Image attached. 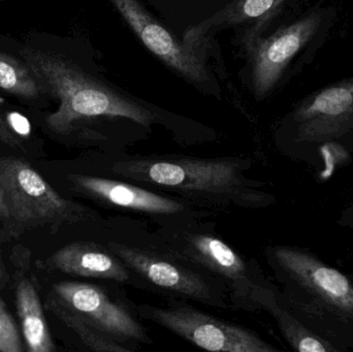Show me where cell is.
<instances>
[{"mask_svg": "<svg viewBox=\"0 0 353 352\" xmlns=\"http://www.w3.org/2000/svg\"><path fill=\"white\" fill-rule=\"evenodd\" d=\"M97 175L117 178L189 200L213 213L256 210L273 202L247 176L252 161L239 157L195 158L107 154Z\"/></svg>", "mask_w": 353, "mask_h": 352, "instance_id": "cell-1", "label": "cell"}, {"mask_svg": "<svg viewBox=\"0 0 353 352\" xmlns=\"http://www.w3.org/2000/svg\"><path fill=\"white\" fill-rule=\"evenodd\" d=\"M97 240L128 267L143 291L167 300L232 309L228 289L219 279L165 247L140 219L111 218Z\"/></svg>", "mask_w": 353, "mask_h": 352, "instance_id": "cell-2", "label": "cell"}, {"mask_svg": "<svg viewBox=\"0 0 353 352\" xmlns=\"http://www.w3.org/2000/svg\"><path fill=\"white\" fill-rule=\"evenodd\" d=\"M121 285L62 280L46 296L45 308L88 351L134 352L153 339Z\"/></svg>", "mask_w": 353, "mask_h": 352, "instance_id": "cell-3", "label": "cell"}, {"mask_svg": "<svg viewBox=\"0 0 353 352\" xmlns=\"http://www.w3.org/2000/svg\"><path fill=\"white\" fill-rule=\"evenodd\" d=\"M21 56L43 90L59 101L57 111L46 118L48 127L55 134H68L77 124L95 118H122L146 127L154 121L150 111L60 56L31 48L23 49Z\"/></svg>", "mask_w": 353, "mask_h": 352, "instance_id": "cell-4", "label": "cell"}, {"mask_svg": "<svg viewBox=\"0 0 353 352\" xmlns=\"http://www.w3.org/2000/svg\"><path fill=\"white\" fill-rule=\"evenodd\" d=\"M211 219L192 220L151 229L168 249L219 279L228 291L236 311H259L257 296L269 287L259 265L232 247Z\"/></svg>", "mask_w": 353, "mask_h": 352, "instance_id": "cell-5", "label": "cell"}, {"mask_svg": "<svg viewBox=\"0 0 353 352\" xmlns=\"http://www.w3.org/2000/svg\"><path fill=\"white\" fill-rule=\"evenodd\" d=\"M0 181L19 235L43 227H49L53 231L74 225L105 229L111 221L89 207L63 198L22 159L0 158Z\"/></svg>", "mask_w": 353, "mask_h": 352, "instance_id": "cell-6", "label": "cell"}, {"mask_svg": "<svg viewBox=\"0 0 353 352\" xmlns=\"http://www.w3.org/2000/svg\"><path fill=\"white\" fill-rule=\"evenodd\" d=\"M72 191L99 206L136 214L157 227L213 218L215 213L189 200L117 178L91 174L68 175Z\"/></svg>", "mask_w": 353, "mask_h": 352, "instance_id": "cell-7", "label": "cell"}, {"mask_svg": "<svg viewBox=\"0 0 353 352\" xmlns=\"http://www.w3.org/2000/svg\"><path fill=\"white\" fill-rule=\"evenodd\" d=\"M167 306L137 304L142 320H149L199 349L216 352H274L275 347L246 327L226 322L193 307L168 300Z\"/></svg>", "mask_w": 353, "mask_h": 352, "instance_id": "cell-8", "label": "cell"}, {"mask_svg": "<svg viewBox=\"0 0 353 352\" xmlns=\"http://www.w3.org/2000/svg\"><path fill=\"white\" fill-rule=\"evenodd\" d=\"M269 256L275 268L288 278L353 320V284L345 275L292 247L272 248Z\"/></svg>", "mask_w": 353, "mask_h": 352, "instance_id": "cell-9", "label": "cell"}, {"mask_svg": "<svg viewBox=\"0 0 353 352\" xmlns=\"http://www.w3.org/2000/svg\"><path fill=\"white\" fill-rule=\"evenodd\" d=\"M139 39L161 61L191 82H208L207 70L196 51L181 43L152 18L139 0H110Z\"/></svg>", "mask_w": 353, "mask_h": 352, "instance_id": "cell-10", "label": "cell"}, {"mask_svg": "<svg viewBox=\"0 0 353 352\" xmlns=\"http://www.w3.org/2000/svg\"><path fill=\"white\" fill-rule=\"evenodd\" d=\"M321 20V12H311L256 43L251 78L257 97L265 96L276 86L292 58L314 37Z\"/></svg>", "mask_w": 353, "mask_h": 352, "instance_id": "cell-11", "label": "cell"}, {"mask_svg": "<svg viewBox=\"0 0 353 352\" xmlns=\"http://www.w3.org/2000/svg\"><path fill=\"white\" fill-rule=\"evenodd\" d=\"M299 138L325 141L353 127V76L309 95L296 109Z\"/></svg>", "mask_w": 353, "mask_h": 352, "instance_id": "cell-12", "label": "cell"}, {"mask_svg": "<svg viewBox=\"0 0 353 352\" xmlns=\"http://www.w3.org/2000/svg\"><path fill=\"white\" fill-rule=\"evenodd\" d=\"M39 265L47 272L128 285L143 291L139 279L101 240L72 242Z\"/></svg>", "mask_w": 353, "mask_h": 352, "instance_id": "cell-13", "label": "cell"}, {"mask_svg": "<svg viewBox=\"0 0 353 352\" xmlns=\"http://www.w3.org/2000/svg\"><path fill=\"white\" fill-rule=\"evenodd\" d=\"M14 267V300L21 331L30 352H53L55 343L50 332L37 287L28 272L29 252L25 248L14 249L12 256Z\"/></svg>", "mask_w": 353, "mask_h": 352, "instance_id": "cell-14", "label": "cell"}, {"mask_svg": "<svg viewBox=\"0 0 353 352\" xmlns=\"http://www.w3.org/2000/svg\"><path fill=\"white\" fill-rule=\"evenodd\" d=\"M0 88L23 99H35L43 88L28 66L0 52Z\"/></svg>", "mask_w": 353, "mask_h": 352, "instance_id": "cell-15", "label": "cell"}, {"mask_svg": "<svg viewBox=\"0 0 353 352\" xmlns=\"http://www.w3.org/2000/svg\"><path fill=\"white\" fill-rule=\"evenodd\" d=\"M286 1L288 0H236L234 8L228 10V21L230 23L249 20L265 22Z\"/></svg>", "mask_w": 353, "mask_h": 352, "instance_id": "cell-16", "label": "cell"}, {"mask_svg": "<svg viewBox=\"0 0 353 352\" xmlns=\"http://www.w3.org/2000/svg\"><path fill=\"white\" fill-rule=\"evenodd\" d=\"M18 326L0 298V352H22Z\"/></svg>", "mask_w": 353, "mask_h": 352, "instance_id": "cell-17", "label": "cell"}, {"mask_svg": "<svg viewBox=\"0 0 353 352\" xmlns=\"http://www.w3.org/2000/svg\"><path fill=\"white\" fill-rule=\"evenodd\" d=\"M321 153L325 158V169L321 174L323 179H327L333 175L334 171L338 165L344 163L347 158V152L342 148L341 145L335 143H327L321 148Z\"/></svg>", "mask_w": 353, "mask_h": 352, "instance_id": "cell-18", "label": "cell"}, {"mask_svg": "<svg viewBox=\"0 0 353 352\" xmlns=\"http://www.w3.org/2000/svg\"><path fill=\"white\" fill-rule=\"evenodd\" d=\"M0 227H1L2 231H3L6 238H17L20 236L14 217H12L8 196H6L1 181H0Z\"/></svg>", "mask_w": 353, "mask_h": 352, "instance_id": "cell-19", "label": "cell"}, {"mask_svg": "<svg viewBox=\"0 0 353 352\" xmlns=\"http://www.w3.org/2000/svg\"><path fill=\"white\" fill-rule=\"evenodd\" d=\"M6 120L12 132L23 136H29L30 134V123L25 116L12 112L6 116Z\"/></svg>", "mask_w": 353, "mask_h": 352, "instance_id": "cell-20", "label": "cell"}, {"mask_svg": "<svg viewBox=\"0 0 353 352\" xmlns=\"http://www.w3.org/2000/svg\"><path fill=\"white\" fill-rule=\"evenodd\" d=\"M0 143L12 148H17L21 145L18 136L12 132L1 113H0Z\"/></svg>", "mask_w": 353, "mask_h": 352, "instance_id": "cell-21", "label": "cell"}, {"mask_svg": "<svg viewBox=\"0 0 353 352\" xmlns=\"http://www.w3.org/2000/svg\"><path fill=\"white\" fill-rule=\"evenodd\" d=\"M6 237L3 231L0 229V289H4L10 281V275L8 273L6 264H4L3 254H2L1 242L2 238Z\"/></svg>", "mask_w": 353, "mask_h": 352, "instance_id": "cell-22", "label": "cell"}]
</instances>
